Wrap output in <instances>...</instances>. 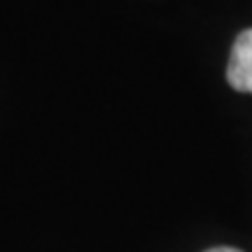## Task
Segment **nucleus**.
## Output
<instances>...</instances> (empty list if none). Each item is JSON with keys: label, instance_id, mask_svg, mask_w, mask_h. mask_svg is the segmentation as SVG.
Here are the masks:
<instances>
[{"label": "nucleus", "instance_id": "obj_2", "mask_svg": "<svg viewBox=\"0 0 252 252\" xmlns=\"http://www.w3.org/2000/svg\"><path fill=\"white\" fill-rule=\"evenodd\" d=\"M206 252H243V250H236V248H213V250H206Z\"/></svg>", "mask_w": 252, "mask_h": 252}, {"label": "nucleus", "instance_id": "obj_1", "mask_svg": "<svg viewBox=\"0 0 252 252\" xmlns=\"http://www.w3.org/2000/svg\"><path fill=\"white\" fill-rule=\"evenodd\" d=\"M226 82L231 89L252 94V28L236 37L226 65Z\"/></svg>", "mask_w": 252, "mask_h": 252}]
</instances>
